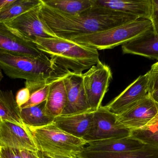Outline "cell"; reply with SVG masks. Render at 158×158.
Returning <instances> with one entry per match:
<instances>
[{
  "mask_svg": "<svg viewBox=\"0 0 158 158\" xmlns=\"http://www.w3.org/2000/svg\"><path fill=\"white\" fill-rule=\"evenodd\" d=\"M39 16L42 22L56 37L67 40L106 30L140 19L94 5L78 15H72L49 7L42 0L39 7Z\"/></svg>",
  "mask_w": 158,
  "mask_h": 158,
  "instance_id": "1",
  "label": "cell"
},
{
  "mask_svg": "<svg viewBox=\"0 0 158 158\" xmlns=\"http://www.w3.org/2000/svg\"><path fill=\"white\" fill-rule=\"evenodd\" d=\"M33 42L57 66L74 73H82L100 61L98 50L70 40L36 38Z\"/></svg>",
  "mask_w": 158,
  "mask_h": 158,
  "instance_id": "2",
  "label": "cell"
},
{
  "mask_svg": "<svg viewBox=\"0 0 158 158\" xmlns=\"http://www.w3.org/2000/svg\"><path fill=\"white\" fill-rule=\"evenodd\" d=\"M0 68L11 79L49 84L70 71L58 66L50 58H32L0 51Z\"/></svg>",
  "mask_w": 158,
  "mask_h": 158,
  "instance_id": "3",
  "label": "cell"
},
{
  "mask_svg": "<svg viewBox=\"0 0 158 158\" xmlns=\"http://www.w3.org/2000/svg\"><path fill=\"white\" fill-rule=\"evenodd\" d=\"M153 31L149 19H138L132 22L90 34L80 35L70 41L97 50L113 49Z\"/></svg>",
  "mask_w": 158,
  "mask_h": 158,
  "instance_id": "4",
  "label": "cell"
},
{
  "mask_svg": "<svg viewBox=\"0 0 158 158\" xmlns=\"http://www.w3.org/2000/svg\"><path fill=\"white\" fill-rule=\"evenodd\" d=\"M38 151L54 155L76 156L87 143L58 128L54 123L41 127H28Z\"/></svg>",
  "mask_w": 158,
  "mask_h": 158,
  "instance_id": "5",
  "label": "cell"
},
{
  "mask_svg": "<svg viewBox=\"0 0 158 158\" xmlns=\"http://www.w3.org/2000/svg\"><path fill=\"white\" fill-rule=\"evenodd\" d=\"M83 82L88 107L92 112L102 106V101L112 79L110 67L101 61L83 73Z\"/></svg>",
  "mask_w": 158,
  "mask_h": 158,
  "instance_id": "6",
  "label": "cell"
},
{
  "mask_svg": "<svg viewBox=\"0 0 158 158\" xmlns=\"http://www.w3.org/2000/svg\"><path fill=\"white\" fill-rule=\"evenodd\" d=\"M131 130L117 121V115L105 106L94 112L92 125L83 139L87 142L112 138H123L131 135Z\"/></svg>",
  "mask_w": 158,
  "mask_h": 158,
  "instance_id": "7",
  "label": "cell"
},
{
  "mask_svg": "<svg viewBox=\"0 0 158 158\" xmlns=\"http://www.w3.org/2000/svg\"><path fill=\"white\" fill-rule=\"evenodd\" d=\"M0 51L32 58H47L32 41L0 22Z\"/></svg>",
  "mask_w": 158,
  "mask_h": 158,
  "instance_id": "8",
  "label": "cell"
},
{
  "mask_svg": "<svg viewBox=\"0 0 158 158\" xmlns=\"http://www.w3.org/2000/svg\"><path fill=\"white\" fill-rule=\"evenodd\" d=\"M149 71L139 76L122 92L106 106L112 113L120 115L149 95Z\"/></svg>",
  "mask_w": 158,
  "mask_h": 158,
  "instance_id": "9",
  "label": "cell"
},
{
  "mask_svg": "<svg viewBox=\"0 0 158 158\" xmlns=\"http://www.w3.org/2000/svg\"><path fill=\"white\" fill-rule=\"evenodd\" d=\"M158 114V104L150 95L139 101L120 115H117L120 124L131 130L143 129Z\"/></svg>",
  "mask_w": 158,
  "mask_h": 158,
  "instance_id": "10",
  "label": "cell"
},
{
  "mask_svg": "<svg viewBox=\"0 0 158 158\" xmlns=\"http://www.w3.org/2000/svg\"><path fill=\"white\" fill-rule=\"evenodd\" d=\"M0 147L38 151L28 128L26 125L1 120Z\"/></svg>",
  "mask_w": 158,
  "mask_h": 158,
  "instance_id": "11",
  "label": "cell"
},
{
  "mask_svg": "<svg viewBox=\"0 0 158 158\" xmlns=\"http://www.w3.org/2000/svg\"><path fill=\"white\" fill-rule=\"evenodd\" d=\"M40 6L20 15L5 24L9 28L17 32L24 37L30 39L32 41L36 38L56 37L44 25L39 18Z\"/></svg>",
  "mask_w": 158,
  "mask_h": 158,
  "instance_id": "12",
  "label": "cell"
},
{
  "mask_svg": "<svg viewBox=\"0 0 158 158\" xmlns=\"http://www.w3.org/2000/svg\"><path fill=\"white\" fill-rule=\"evenodd\" d=\"M82 74L70 71L64 77V82L67 95V103L62 115L90 111L84 87Z\"/></svg>",
  "mask_w": 158,
  "mask_h": 158,
  "instance_id": "13",
  "label": "cell"
},
{
  "mask_svg": "<svg viewBox=\"0 0 158 158\" xmlns=\"http://www.w3.org/2000/svg\"><path fill=\"white\" fill-rule=\"evenodd\" d=\"M94 5L150 19L152 0H93Z\"/></svg>",
  "mask_w": 158,
  "mask_h": 158,
  "instance_id": "14",
  "label": "cell"
},
{
  "mask_svg": "<svg viewBox=\"0 0 158 158\" xmlns=\"http://www.w3.org/2000/svg\"><path fill=\"white\" fill-rule=\"evenodd\" d=\"M94 112L61 115L55 118L53 123L62 130L83 139L92 125Z\"/></svg>",
  "mask_w": 158,
  "mask_h": 158,
  "instance_id": "15",
  "label": "cell"
},
{
  "mask_svg": "<svg viewBox=\"0 0 158 158\" xmlns=\"http://www.w3.org/2000/svg\"><path fill=\"white\" fill-rule=\"evenodd\" d=\"M84 150L94 152H128L141 149L147 145L131 135L88 143Z\"/></svg>",
  "mask_w": 158,
  "mask_h": 158,
  "instance_id": "16",
  "label": "cell"
},
{
  "mask_svg": "<svg viewBox=\"0 0 158 158\" xmlns=\"http://www.w3.org/2000/svg\"><path fill=\"white\" fill-rule=\"evenodd\" d=\"M123 54L136 55L158 61V34L153 31L122 46Z\"/></svg>",
  "mask_w": 158,
  "mask_h": 158,
  "instance_id": "17",
  "label": "cell"
},
{
  "mask_svg": "<svg viewBox=\"0 0 158 158\" xmlns=\"http://www.w3.org/2000/svg\"><path fill=\"white\" fill-rule=\"evenodd\" d=\"M64 77L51 83L46 101V114L54 118L62 115L67 103V95L64 82Z\"/></svg>",
  "mask_w": 158,
  "mask_h": 158,
  "instance_id": "18",
  "label": "cell"
},
{
  "mask_svg": "<svg viewBox=\"0 0 158 158\" xmlns=\"http://www.w3.org/2000/svg\"><path fill=\"white\" fill-rule=\"evenodd\" d=\"M76 156L78 158H158V147L147 145L138 150L118 153L89 152L83 149Z\"/></svg>",
  "mask_w": 158,
  "mask_h": 158,
  "instance_id": "19",
  "label": "cell"
},
{
  "mask_svg": "<svg viewBox=\"0 0 158 158\" xmlns=\"http://www.w3.org/2000/svg\"><path fill=\"white\" fill-rule=\"evenodd\" d=\"M20 110L13 92L0 90V120L23 125Z\"/></svg>",
  "mask_w": 158,
  "mask_h": 158,
  "instance_id": "20",
  "label": "cell"
},
{
  "mask_svg": "<svg viewBox=\"0 0 158 158\" xmlns=\"http://www.w3.org/2000/svg\"><path fill=\"white\" fill-rule=\"evenodd\" d=\"M45 105L46 101L34 106L21 109L20 116L24 124L37 128L53 123L55 118L46 114Z\"/></svg>",
  "mask_w": 158,
  "mask_h": 158,
  "instance_id": "21",
  "label": "cell"
},
{
  "mask_svg": "<svg viewBox=\"0 0 158 158\" xmlns=\"http://www.w3.org/2000/svg\"><path fill=\"white\" fill-rule=\"evenodd\" d=\"M49 7L62 13L78 15L94 6L93 0H42Z\"/></svg>",
  "mask_w": 158,
  "mask_h": 158,
  "instance_id": "22",
  "label": "cell"
},
{
  "mask_svg": "<svg viewBox=\"0 0 158 158\" xmlns=\"http://www.w3.org/2000/svg\"><path fill=\"white\" fill-rule=\"evenodd\" d=\"M42 0H14L0 11V22L6 23L40 5Z\"/></svg>",
  "mask_w": 158,
  "mask_h": 158,
  "instance_id": "23",
  "label": "cell"
},
{
  "mask_svg": "<svg viewBox=\"0 0 158 158\" xmlns=\"http://www.w3.org/2000/svg\"><path fill=\"white\" fill-rule=\"evenodd\" d=\"M131 135L145 144L158 147V121H152L143 129L131 130Z\"/></svg>",
  "mask_w": 158,
  "mask_h": 158,
  "instance_id": "24",
  "label": "cell"
},
{
  "mask_svg": "<svg viewBox=\"0 0 158 158\" xmlns=\"http://www.w3.org/2000/svg\"><path fill=\"white\" fill-rule=\"evenodd\" d=\"M52 83L30 92V97L28 101L25 105H22L20 109L34 106L46 101L48 97L50 86Z\"/></svg>",
  "mask_w": 158,
  "mask_h": 158,
  "instance_id": "25",
  "label": "cell"
},
{
  "mask_svg": "<svg viewBox=\"0 0 158 158\" xmlns=\"http://www.w3.org/2000/svg\"><path fill=\"white\" fill-rule=\"evenodd\" d=\"M150 74L149 94L158 89V61L152 65L149 70Z\"/></svg>",
  "mask_w": 158,
  "mask_h": 158,
  "instance_id": "26",
  "label": "cell"
},
{
  "mask_svg": "<svg viewBox=\"0 0 158 158\" xmlns=\"http://www.w3.org/2000/svg\"><path fill=\"white\" fill-rule=\"evenodd\" d=\"M153 32L158 34V0H152V9L150 19Z\"/></svg>",
  "mask_w": 158,
  "mask_h": 158,
  "instance_id": "27",
  "label": "cell"
},
{
  "mask_svg": "<svg viewBox=\"0 0 158 158\" xmlns=\"http://www.w3.org/2000/svg\"><path fill=\"white\" fill-rule=\"evenodd\" d=\"M0 158H23V157L19 149L0 147Z\"/></svg>",
  "mask_w": 158,
  "mask_h": 158,
  "instance_id": "28",
  "label": "cell"
},
{
  "mask_svg": "<svg viewBox=\"0 0 158 158\" xmlns=\"http://www.w3.org/2000/svg\"><path fill=\"white\" fill-rule=\"evenodd\" d=\"M30 97V92L28 88L25 87L18 91L16 96L15 99L18 105L20 108L28 101Z\"/></svg>",
  "mask_w": 158,
  "mask_h": 158,
  "instance_id": "29",
  "label": "cell"
},
{
  "mask_svg": "<svg viewBox=\"0 0 158 158\" xmlns=\"http://www.w3.org/2000/svg\"><path fill=\"white\" fill-rule=\"evenodd\" d=\"M23 158H42L39 151H32L27 150H20Z\"/></svg>",
  "mask_w": 158,
  "mask_h": 158,
  "instance_id": "30",
  "label": "cell"
},
{
  "mask_svg": "<svg viewBox=\"0 0 158 158\" xmlns=\"http://www.w3.org/2000/svg\"><path fill=\"white\" fill-rule=\"evenodd\" d=\"M39 154L42 158H78L76 156H64V155H54L43 153L39 151Z\"/></svg>",
  "mask_w": 158,
  "mask_h": 158,
  "instance_id": "31",
  "label": "cell"
},
{
  "mask_svg": "<svg viewBox=\"0 0 158 158\" xmlns=\"http://www.w3.org/2000/svg\"><path fill=\"white\" fill-rule=\"evenodd\" d=\"M14 0H0V11L4 7L6 6L11 4L14 2Z\"/></svg>",
  "mask_w": 158,
  "mask_h": 158,
  "instance_id": "32",
  "label": "cell"
},
{
  "mask_svg": "<svg viewBox=\"0 0 158 158\" xmlns=\"http://www.w3.org/2000/svg\"><path fill=\"white\" fill-rule=\"evenodd\" d=\"M149 95L155 102L158 104V89L150 93Z\"/></svg>",
  "mask_w": 158,
  "mask_h": 158,
  "instance_id": "33",
  "label": "cell"
},
{
  "mask_svg": "<svg viewBox=\"0 0 158 158\" xmlns=\"http://www.w3.org/2000/svg\"><path fill=\"white\" fill-rule=\"evenodd\" d=\"M3 78V75L2 72V70H1V68H0V82L2 79Z\"/></svg>",
  "mask_w": 158,
  "mask_h": 158,
  "instance_id": "34",
  "label": "cell"
},
{
  "mask_svg": "<svg viewBox=\"0 0 158 158\" xmlns=\"http://www.w3.org/2000/svg\"><path fill=\"white\" fill-rule=\"evenodd\" d=\"M152 121H158V114L157 117Z\"/></svg>",
  "mask_w": 158,
  "mask_h": 158,
  "instance_id": "35",
  "label": "cell"
}]
</instances>
